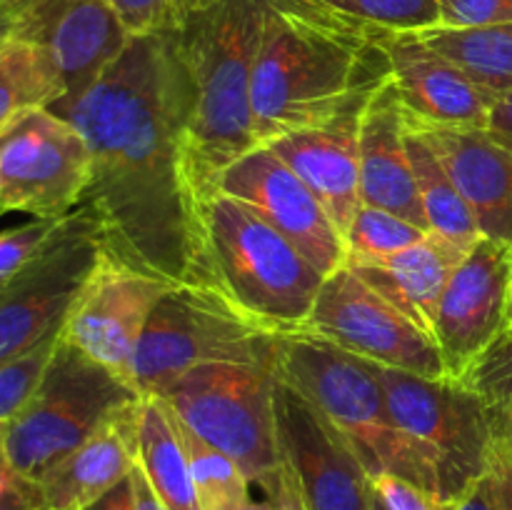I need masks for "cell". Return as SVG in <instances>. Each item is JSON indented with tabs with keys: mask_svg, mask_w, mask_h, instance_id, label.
I'll return each instance as SVG.
<instances>
[{
	"mask_svg": "<svg viewBox=\"0 0 512 510\" xmlns=\"http://www.w3.org/2000/svg\"><path fill=\"white\" fill-rule=\"evenodd\" d=\"M50 110L88 143L80 208L105 250L173 285H200L198 203L183 168L190 93L173 33L133 35L80 98Z\"/></svg>",
	"mask_w": 512,
	"mask_h": 510,
	"instance_id": "1",
	"label": "cell"
},
{
	"mask_svg": "<svg viewBox=\"0 0 512 510\" xmlns=\"http://www.w3.org/2000/svg\"><path fill=\"white\" fill-rule=\"evenodd\" d=\"M385 33L303 0H268L253 63L258 143L315 128L390 78Z\"/></svg>",
	"mask_w": 512,
	"mask_h": 510,
	"instance_id": "2",
	"label": "cell"
},
{
	"mask_svg": "<svg viewBox=\"0 0 512 510\" xmlns=\"http://www.w3.org/2000/svg\"><path fill=\"white\" fill-rule=\"evenodd\" d=\"M268 0H185L173 33L188 80L183 168L195 203L218 193L235 160L258 148L253 63Z\"/></svg>",
	"mask_w": 512,
	"mask_h": 510,
	"instance_id": "3",
	"label": "cell"
},
{
	"mask_svg": "<svg viewBox=\"0 0 512 510\" xmlns=\"http://www.w3.org/2000/svg\"><path fill=\"white\" fill-rule=\"evenodd\" d=\"M200 285L275 335L300 333L325 275L263 218L213 193L198 200Z\"/></svg>",
	"mask_w": 512,
	"mask_h": 510,
	"instance_id": "4",
	"label": "cell"
},
{
	"mask_svg": "<svg viewBox=\"0 0 512 510\" xmlns=\"http://www.w3.org/2000/svg\"><path fill=\"white\" fill-rule=\"evenodd\" d=\"M275 375L335 425L373 478L393 473L440 495L430 463L390 413L378 365L300 330L278 338Z\"/></svg>",
	"mask_w": 512,
	"mask_h": 510,
	"instance_id": "5",
	"label": "cell"
},
{
	"mask_svg": "<svg viewBox=\"0 0 512 510\" xmlns=\"http://www.w3.org/2000/svg\"><path fill=\"white\" fill-rule=\"evenodd\" d=\"M138 400L143 398L133 385L58 335L35 393L5 423V463L13 473L40 483L60 460Z\"/></svg>",
	"mask_w": 512,
	"mask_h": 510,
	"instance_id": "6",
	"label": "cell"
},
{
	"mask_svg": "<svg viewBox=\"0 0 512 510\" xmlns=\"http://www.w3.org/2000/svg\"><path fill=\"white\" fill-rule=\"evenodd\" d=\"M278 338L243 318L213 288L173 285L150 313L128 383L140 398H160L188 370L205 363L275 370Z\"/></svg>",
	"mask_w": 512,
	"mask_h": 510,
	"instance_id": "7",
	"label": "cell"
},
{
	"mask_svg": "<svg viewBox=\"0 0 512 510\" xmlns=\"http://www.w3.org/2000/svg\"><path fill=\"white\" fill-rule=\"evenodd\" d=\"M273 368L205 363L188 370L160 400L188 425L235 460L265 495L278 488L283 460L275 433Z\"/></svg>",
	"mask_w": 512,
	"mask_h": 510,
	"instance_id": "8",
	"label": "cell"
},
{
	"mask_svg": "<svg viewBox=\"0 0 512 510\" xmlns=\"http://www.w3.org/2000/svg\"><path fill=\"white\" fill-rule=\"evenodd\" d=\"M398 428L425 455L443 500L458 503L490 470L493 425L480 395L465 380L423 378L378 365Z\"/></svg>",
	"mask_w": 512,
	"mask_h": 510,
	"instance_id": "9",
	"label": "cell"
},
{
	"mask_svg": "<svg viewBox=\"0 0 512 510\" xmlns=\"http://www.w3.org/2000/svg\"><path fill=\"white\" fill-rule=\"evenodd\" d=\"M103 250V235L88 210L60 220L43 250L0 288V363L63 330Z\"/></svg>",
	"mask_w": 512,
	"mask_h": 510,
	"instance_id": "10",
	"label": "cell"
},
{
	"mask_svg": "<svg viewBox=\"0 0 512 510\" xmlns=\"http://www.w3.org/2000/svg\"><path fill=\"white\" fill-rule=\"evenodd\" d=\"M88 183V143L50 108L28 110L0 133V213L68 218Z\"/></svg>",
	"mask_w": 512,
	"mask_h": 510,
	"instance_id": "11",
	"label": "cell"
},
{
	"mask_svg": "<svg viewBox=\"0 0 512 510\" xmlns=\"http://www.w3.org/2000/svg\"><path fill=\"white\" fill-rule=\"evenodd\" d=\"M303 330L383 368L423 378L448 375L433 335L370 288L350 265L325 275Z\"/></svg>",
	"mask_w": 512,
	"mask_h": 510,
	"instance_id": "12",
	"label": "cell"
},
{
	"mask_svg": "<svg viewBox=\"0 0 512 510\" xmlns=\"http://www.w3.org/2000/svg\"><path fill=\"white\" fill-rule=\"evenodd\" d=\"M275 433L283 468L305 510H373V475L335 425L278 378Z\"/></svg>",
	"mask_w": 512,
	"mask_h": 510,
	"instance_id": "13",
	"label": "cell"
},
{
	"mask_svg": "<svg viewBox=\"0 0 512 510\" xmlns=\"http://www.w3.org/2000/svg\"><path fill=\"white\" fill-rule=\"evenodd\" d=\"M170 288L173 283L168 280L143 273L103 250L60 335L128 383L140 335Z\"/></svg>",
	"mask_w": 512,
	"mask_h": 510,
	"instance_id": "14",
	"label": "cell"
},
{
	"mask_svg": "<svg viewBox=\"0 0 512 510\" xmlns=\"http://www.w3.org/2000/svg\"><path fill=\"white\" fill-rule=\"evenodd\" d=\"M218 193L253 210L323 275L345 265V243L338 225L313 190L268 145H258L235 160L220 175Z\"/></svg>",
	"mask_w": 512,
	"mask_h": 510,
	"instance_id": "15",
	"label": "cell"
},
{
	"mask_svg": "<svg viewBox=\"0 0 512 510\" xmlns=\"http://www.w3.org/2000/svg\"><path fill=\"white\" fill-rule=\"evenodd\" d=\"M510 273L508 245L480 238L450 275L433 328L450 378L463 380L480 355L508 330Z\"/></svg>",
	"mask_w": 512,
	"mask_h": 510,
	"instance_id": "16",
	"label": "cell"
},
{
	"mask_svg": "<svg viewBox=\"0 0 512 510\" xmlns=\"http://www.w3.org/2000/svg\"><path fill=\"white\" fill-rule=\"evenodd\" d=\"M130 38L133 35L105 0L20 3L15 40H25L43 50L63 85L60 100L80 98L123 55Z\"/></svg>",
	"mask_w": 512,
	"mask_h": 510,
	"instance_id": "17",
	"label": "cell"
},
{
	"mask_svg": "<svg viewBox=\"0 0 512 510\" xmlns=\"http://www.w3.org/2000/svg\"><path fill=\"white\" fill-rule=\"evenodd\" d=\"M383 48L405 118L440 128L485 130L493 98L463 68L418 33L385 35Z\"/></svg>",
	"mask_w": 512,
	"mask_h": 510,
	"instance_id": "18",
	"label": "cell"
},
{
	"mask_svg": "<svg viewBox=\"0 0 512 510\" xmlns=\"http://www.w3.org/2000/svg\"><path fill=\"white\" fill-rule=\"evenodd\" d=\"M380 88V85H378ZM373 90L353 95L338 113L315 128L298 130L268 145L325 205L333 223L345 235L360 200V120Z\"/></svg>",
	"mask_w": 512,
	"mask_h": 510,
	"instance_id": "19",
	"label": "cell"
},
{
	"mask_svg": "<svg viewBox=\"0 0 512 510\" xmlns=\"http://www.w3.org/2000/svg\"><path fill=\"white\" fill-rule=\"evenodd\" d=\"M405 125L433 148L468 203L480 235L512 250V153L485 130Z\"/></svg>",
	"mask_w": 512,
	"mask_h": 510,
	"instance_id": "20",
	"label": "cell"
},
{
	"mask_svg": "<svg viewBox=\"0 0 512 510\" xmlns=\"http://www.w3.org/2000/svg\"><path fill=\"white\" fill-rule=\"evenodd\" d=\"M405 113L393 78L368 98L360 120V200L428 230L405 143Z\"/></svg>",
	"mask_w": 512,
	"mask_h": 510,
	"instance_id": "21",
	"label": "cell"
},
{
	"mask_svg": "<svg viewBox=\"0 0 512 510\" xmlns=\"http://www.w3.org/2000/svg\"><path fill=\"white\" fill-rule=\"evenodd\" d=\"M138 418L140 400L120 410L40 480L48 510H85L133 473Z\"/></svg>",
	"mask_w": 512,
	"mask_h": 510,
	"instance_id": "22",
	"label": "cell"
},
{
	"mask_svg": "<svg viewBox=\"0 0 512 510\" xmlns=\"http://www.w3.org/2000/svg\"><path fill=\"white\" fill-rule=\"evenodd\" d=\"M465 255L468 250L460 245L428 233L403 253L353 270L418 328L433 335L443 290Z\"/></svg>",
	"mask_w": 512,
	"mask_h": 510,
	"instance_id": "23",
	"label": "cell"
},
{
	"mask_svg": "<svg viewBox=\"0 0 512 510\" xmlns=\"http://www.w3.org/2000/svg\"><path fill=\"white\" fill-rule=\"evenodd\" d=\"M135 465L165 510H203L175 418L160 398L140 400Z\"/></svg>",
	"mask_w": 512,
	"mask_h": 510,
	"instance_id": "24",
	"label": "cell"
},
{
	"mask_svg": "<svg viewBox=\"0 0 512 510\" xmlns=\"http://www.w3.org/2000/svg\"><path fill=\"white\" fill-rule=\"evenodd\" d=\"M405 143H408L415 188H418L420 205H423L425 220H428V230L460 245L463 250H470L483 235H480L478 223H475L465 198L460 195L458 185L453 183L433 148L415 130L408 128Z\"/></svg>",
	"mask_w": 512,
	"mask_h": 510,
	"instance_id": "25",
	"label": "cell"
},
{
	"mask_svg": "<svg viewBox=\"0 0 512 510\" xmlns=\"http://www.w3.org/2000/svg\"><path fill=\"white\" fill-rule=\"evenodd\" d=\"M418 35L463 68L493 100L512 90V23L470 30L430 28Z\"/></svg>",
	"mask_w": 512,
	"mask_h": 510,
	"instance_id": "26",
	"label": "cell"
},
{
	"mask_svg": "<svg viewBox=\"0 0 512 510\" xmlns=\"http://www.w3.org/2000/svg\"><path fill=\"white\" fill-rule=\"evenodd\" d=\"M63 98V85L43 50L25 40L0 48V133L33 108H50Z\"/></svg>",
	"mask_w": 512,
	"mask_h": 510,
	"instance_id": "27",
	"label": "cell"
},
{
	"mask_svg": "<svg viewBox=\"0 0 512 510\" xmlns=\"http://www.w3.org/2000/svg\"><path fill=\"white\" fill-rule=\"evenodd\" d=\"M173 413V410H170ZM175 428H178L180 440H183L185 455H188L190 475H193L195 493L203 510H228L235 505H243L253 500L250 495V478L245 470L235 463L230 455L210 445L208 440L200 438L198 433L188 428L178 415L173 413Z\"/></svg>",
	"mask_w": 512,
	"mask_h": 510,
	"instance_id": "28",
	"label": "cell"
},
{
	"mask_svg": "<svg viewBox=\"0 0 512 510\" xmlns=\"http://www.w3.org/2000/svg\"><path fill=\"white\" fill-rule=\"evenodd\" d=\"M428 233L430 230L420 228L390 210L360 205L343 235L345 265L360 268V265L380 263L390 255L403 253L410 245L420 243Z\"/></svg>",
	"mask_w": 512,
	"mask_h": 510,
	"instance_id": "29",
	"label": "cell"
},
{
	"mask_svg": "<svg viewBox=\"0 0 512 510\" xmlns=\"http://www.w3.org/2000/svg\"><path fill=\"white\" fill-rule=\"evenodd\" d=\"M375 33H423L438 28V0H303Z\"/></svg>",
	"mask_w": 512,
	"mask_h": 510,
	"instance_id": "30",
	"label": "cell"
},
{
	"mask_svg": "<svg viewBox=\"0 0 512 510\" xmlns=\"http://www.w3.org/2000/svg\"><path fill=\"white\" fill-rule=\"evenodd\" d=\"M463 380L480 395L490 423L512 435V330H505L480 355Z\"/></svg>",
	"mask_w": 512,
	"mask_h": 510,
	"instance_id": "31",
	"label": "cell"
},
{
	"mask_svg": "<svg viewBox=\"0 0 512 510\" xmlns=\"http://www.w3.org/2000/svg\"><path fill=\"white\" fill-rule=\"evenodd\" d=\"M58 335L35 345L33 350L18 355V358L0 363V425L10 423L35 393L45 368H48L55 343H58Z\"/></svg>",
	"mask_w": 512,
	"mask_h": 510,
	"instance_id": "32",
	"label": "cell"
},
{
	"mask_svg": "<svg viewBox=\"0 0 512 510\" xmlns=\"http://www.w3.org/2000/svg\"><path fill=\"white\" fill-rule=\"evenodd\" d=\"M60 220L33 218L28 223L15 225V228L0 233V288L8 280H13L43 250V245L55 233Z\"/></svg>",
	"mask_w": 512,
	"mask_h": 510,
	"instance_id": "33",
	"label": "cell"
},
{
	"mask_svg": "<svg viewBox=\"0 0 512 510\" xmlns=\"http://www.w3.org/2000/svg\"><path fill=\"white\" fill-rule=\"evenodd\" d=\"M130 35L168 33L178 25L185 0H105Z\"/></svg>",
	"mask_w": 512,
	"mask_h": 510,
	"instance_id": "34",
	"label": "cell"
},
{
	"mask_svg": "<svg viewBox=\"0 0 512 510\" xmlns=\"http://www.w3.org/2000/svg\"><path fill=\"white\" fill-rule=\"evenodd\" d=\"M512 23V0H438V28L470 30Z\"/></svg>",
	"mask_w": 512,
	"mask_h": 510,
	"instance_id": "35",
	"label": "cell"
},
{
	"mask_svg": "<svg viewBox=\"0 0 512 510\" xmlns=\"http://www.w3.org/2000/svg\"><path fill=\"white\" fill-rule=\"evenodd\" d=\"M373 490L385 510H455L458 505L393 473L375 475Z\"/></svg>",
	"mask_w": 512,
	"mask_h": 510,
	"instance_id": "36",
	"label": "cell"
},
{
	"mask_svg": "<svg viewBox=\"0 0 512 510\" xmlns=\"http://www.w3.org/2000/svg\"><path fill=\"white\" fill-rule=\"evenodd\" d=\"M490 478H493L495 508L512 510V435L495 425L493 450H490Z\"/></svg>",
	"mask_w": 512,
	"mask_h": 510,
	"instance_id": "37",
	"label": "cell"
},
{
	"mask_svg": "<svg viewBox=\"0 0 512 510\" xmlns=\"http://www.w3.org/2000/svg\"><path fill=\"white\" fill-rule=\"evenodd\" d=\"M0 510H48V505L35 480L5 468L0 473Z\"/></svg>",
	"mask_w": 512,
	"mask_h": 510,
	"instance_id": "38",
	"label": "cell"
},
{
	"mask_svg": "<svg viewBox=\"0 0 512 510\" xmlns=\"http://www.w3.org/2000/svg\"><path fill=\"white\" fill-rule=\"evenodd\" d=\"M485 133H488L495 143H500L512 153V90L493 100Z\"/></svg>",
	"mask_w": 512,
	"mask_h": 510,
	"instance_id": "39",
	"label": "cell"
},
{
	"mask_svg": "<svg viewBox=\"0 0 512 510\" xmlns=\"http://www.w3.org/2000/svg\"><path fill=\"white\" fill-rule=\"evenodd\" d=\"M85 510H138V505H135L133 475H128L123 483L115 485L113 490H108L103 498L95 500V503L88 505Z\"/></svg>",
	"mask_w": 512,
	"mask_h": 510,
	"instance_id": "40",
	"label": "cell"
},
{
	"mask_svg": "<svg viewBox=\"0 0 512 510\" xmlns=\"http://www.w3.org/2000/svg\"><path fill=\"white\" fill-rule=\"evenodd\" d=\"M455 510H498L495 508V490H493V478L488 475L478 480L463 498L458 500Z\"/></svg>",
	"mask_w": 512,
	"mask_h": 510,
	"instance_id": "41",
	"label": "cell"
},
{
	"mask_svg": "<svg viewBox=\"0 0 512 510\" xmlns=\"http://www.w3.org/2000/svg\"><path fill=\"white\" fill-rule=\"evenodd\" d=\"M265 498L273 503V510H305L303 503H300L298 493H295L293 483H290L288 473H285V468H283V478H280L278 488H275L270 495H265Z\"/></svg>",
	"mask_w": 512,
	"mask_h": 510,
	"instance_id": "42",
	"label": "cell"
},
{
	"mask_svg": "<svg viewBox=\"0 0 512 510\" xmlns=\"http://www.w3.org/2000/svg\"><path fill=\"white\" fill-rule=\"evenodd\" d=\"M133 488H135V505H138V510H165V505L160 503L158 495L150 490L148 480L143 478V473H140V468L135 465L133 468Z\"/></svg>",
	"mask_w": 512,
	"mask_h": 510,
	"instance_id": "43",
	"label": "cell"
},
{
	"mask_svg": "<svg viewBox=\"0 0 512 510\" xmlns=\"http://www.w3.org/2000/svg\"><path fill=\"white\" fill-rule=\"evenodd\" d=\"M20 23V3H3L0 0V48L15 40Z\"/></svg>",
	"mask_w": 512,
	"mask_h": 510,
	"instance_id": "44",
	"label": "cell"
},
{
	"mask_svg": "<svg viewBox=\"0 0 512 510\" xmlns=\"http://www.w3.org/2000/svg\"><path fill=\"white\" fill-rule=\"evenodd\" d=\"M228 510H273V503H270L268 498L265 500H248V503L243 505H235V508H228Z\"/></svg>",
	"mask_w": 512,
	"mask_h": 510,
	"instance_id": "45",
	"label": "cell"
},
{
	"mask_svg": "<svg viewBox=\"0 0 512 510\" xmlns=\"http://www.w3.org/2000/svg\"><path fill=\"white\" fill-rule=\"evenodd\" d=\"M3 438H5V425H0V473H3V470L8 468V463H5V445H3Z\"/></svg>",
	"mask_w": 512,
	"mask_h": 510,
	"instance_id": "46",
	"label": "cell"
},
{
	"mask_svg": "<svg viewBox=\"0 0 512 510\" xmlns=\"http://www.w3.org/2000/svg\"><path fill=\"white\" fill-rule=\"evenodd\" d=\"M505 325L512 330V273H510V288H508V313H505Z\"/></svg>",
	"mask_w": 512,
	"mask_h": 510,
	"instance_id": "47",
	"label": "cell"
},
{
	"mask_svg": "<svg viewBox=\"0 0 512 510\" xmlns=\"http://www.w3.org/2000/svg\"><path fill=\"white\" fill-rule=\"evenodd\" d=\"M373 510H385V505L383 503H380V500L378 498H375V508Z\"/></svg>",
	"mask_w": 512,
	"mask_h": 510,
	"instance_id": "48",
	"label": "cell"
},
{
	"mask_svg": "<svg viewBox=\"0 0 512 510\" xmlns=\"http://www.w3.org/2000/svg\"><path fill=\"white\" fill-rule=\"evenodd\" d=\"M3 3H23V0H3Z\"/></svg>",
	"mask_w": 512,
	"mask_h": 510,
	"instance_id": "49",
	"label": "cell"
}]
</instances>
